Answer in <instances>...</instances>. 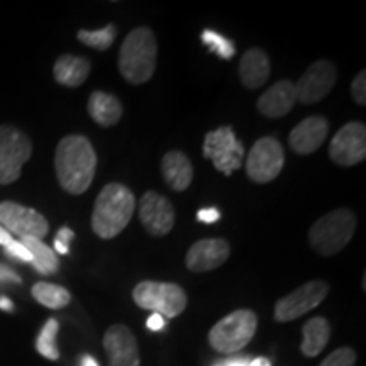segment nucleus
Returning <instances> with one entry per match:
<instances>
[{
  "instance_id": "20",
  "label": "nucleus",
  "mask_w": 366,
  "mask_h": 366,
  "mask_svg": "<svg viewBox=\"0 0 366 366\" xmlns=\"http://www.w3.org/2000/svg\"><path fill=\"white\" fill-rule=\"evenodd\" d=\"M269 76V59L259 48H251L239 61L241 84L249 90L262 89Z\"/></svg>"
},
{
  "instance_id": "27",
  "label": "nucleus",
  "mask_w": 366,
  "mask_h": 366,
  "mask_svg": "<svg viewBox=\"0 0 366 366\" xmlns=\"http://www.w3.org/2000/svg\"><path fill=\"white\" fill-rule=\"evenodd\" d=\"M58 320L49 319L44 324V327L41 329V334L36 341V350L39 351V355H43L44 358L56 361L59 358V351L56 346V334H58Z\"/></svg>"
},
{
  "instance_id": "23",
  "label": "nucleus",
  "mask_w": 366,
  "mask_h": 366,
  "mask_svg": "<svg viewBox=\"0 0 366 366\" xmlns=\"http://www.w3.org/2000/svg\"><path fill=\"white\" fill-rule=\"evenodd\" d=\"M302 336H304V341L300 345L302 355L314 358L322 353L324 347L327 346L329 337H331V326L326 317H314L304 324Z\"/></svg>"
},
{
  "instance_id": "9",
  "label": "nucleus",
  "mask_w": 366,
  "mask_h": 366,
  "mask_svg": "<svg viewBox=\"0 0 366 366\" xmlns=\"http://www.w3.org/2000/svg\"><path fill=\"white\" fill-rule=\"evenodd\" d=\"M285 163L282 144L274 137H262L253 144L246 159V175L254 183H269L280 175Z\"/></svg>"
},
{
  "instance_id": "14",
  "label": "nucleus",
  "mask_w": 366,
  "mask_h": 366,
  "mask_svg": "<svg viewBox=\"0 0 366 366\" xmlns=\"http://www.w3.org/2000/svg\"><path fill=\"white\" fill-rule=\"evenodd\" d=\"M139 221L148 234L163 237L175 226V209L170 200L157 192H146L139 202Z\"/></svg>"
},
{
  "instance_id": "25",
  "label": "nucleus",
  "mask_w": 366,
  "mask_h": 366,
  "mask_svg": "<svg viewBox=\"0 0 366 366\" xmlns=\"http://www.w3.org/2000/svg\"><path fill=\"white\" fill-rule=\"evenodd\" d=\"M33 297L48 309H63L70 304L71 295L66 288L48 282H38L33 287Z\"/></svg>"
},
{
  "instance_id": "18",
  "label": "nucleus",
  "mask_w": 366,
  "mask_h": 366,
  "mask_svg": "<svg viewBox=\"0 0 366 366\" xmlns=\"http://www.w3.org/2000/svg\"><path fill=\"white\" fill-rule=\"evenodd\" d=\"M297 102L295 86L290 80H280L258 99V111L268 119L287 116Z\"/></svg>"
},
{
  "instance_id": "26",
  "label": "nucleus",
  "mask_w": 366,
  "mask_h": 366,
  "mask_svg": "<svg viewBox=\"0 0 366 366\" xmlns=\"http://www.w3.org/2000/svg\"><path fill=\"white\" fill-rule=\"evenodd\" d=\"M116 36H117L116 26L107 24L105 27H102V29H97V31L81 29L79 31V34H76V38H79L80 43L90 46V48L97 49V51H107V49L112 46L114 41H116Z\"/></svg>"
},
{
  "instance_id": "6",
  "label": "nucleus",
  "mask_w": 366,
  "mask_h": 366,
  "mask_svg": "<svg viewBox=\"0 0 366 366\" xmlns=\"http://www.w3.org/2000/svg\"><path fill=\"white\" fill-rule=\"evenodd\" d=\"M132 299L137 307L170 319L180 315L187 307V294L177 283L144 280L132 290Z\"/></svg>"
},
{
  "instance_id": "35",
  "label": "nucleus",
  "mask_w": 366,
  "mask_h": 366,
  "mask_svg": "<svg viewBox=\"0 0 366 366\" xmlns=\"http://www.w3.org/2000/svg\"><path fill=\"white\" fill-rule=\"evenodd\" d=\"M146 326H148V329H151V331H159V329L164 327V317H162L159 314H153L149 315L148 322H146Z\"/></svg>"
},
{
  "instance_id": "39",
  "label": "nucleus",
  "mask_w": 366,
  "mask_h": 366,
  "mask_svg": "<svg viewBox=\"0 0 366 366\" xmlns=\"http://www.w3.org/2000/svg\"><path fill=\"white\" fill-rule=\"evenodd\" d=\"M249 366H272L269 360L267 358H256L253 361H249Z\"/></svg>"
},
{
  "instance_id": "1",
  "label": "nucleus",
  "mask_w": 366,
  "mask_h": 366,
  "mask_svg": "<svg viewBox=\"0 0 366 366\" xmlns=\"http://www.w3.org/2000/svg\"><path fill=\"white\" fill-rule=\"evenodd\" d=\"M54 168L61 189L71 195L89 190L97 170V154L85 136L63 137L54 154Z\"/></svg>"
},
{
  "instance_id": "8",
  "label": "nucleus",
  "mask_w": 366,
  "mask_h": 366,
  "mask_svg": "<svg viewBox=\"0 0 366 366\" xmlns=\"http://www.w3.org/2000/svg\"><path fill=\"white\" fill-rule=\"evenodd\" d=\"M204 158L210 159L217 172L229 177L241 168L244 146L237 139L231 126H221L219 129L205 134Z\"/></svg>"
},
{
  "instance_id": "15",
  "label": "nucleus",
  "mask_w": 366,
  "mask_h": 366,
  "mask_svg": "<svg viewBox=\"0 0 366 366\" xmlns=\"http://www.w3.org/2000/svg\"><path fill=\"white\" fill-rule=\"evenodd\" d=\"M104 347L109 366H141L139 347L134 334L124 324L109 327L104 336Z\"/></svg>"
},
{
  "instance_id": "22",
  "label": "nucleus",
  "mask_w": 366,
  "mask_h": 366,
  "mask_svg": "<svg viewBox=\"0 0 366 366\" xmlns=\"http://www.w3.org/2000/svg\"><path fill=\"white\" fill-rule=\"evenodd\" d=\"M90 68L92 65L86 58L75 56V54H63L54 63V80L59 85L75 89V86H80L89 79Z\"/></svg>"
},
{
  "instance_id": "10",
  "label": "nucleus",
  "mask_w": 366,
  "mask_h": 366,
  "mask_svg": "<svg viewBox=\"0 0 366 366\" xmlns=\"http://www.w3.org/2000/svg\"><path fill=\"white\" fill-rule=\"evenodd\" d=\"M329 294V283L324 280H312L295 288L294 292L283 297L274 304V320L290 322L305 315L326 299Z\"/></svg>"
},
{
  "instance_id": "31",
  "label": "nucleus",
  "mask_w": 366,
  "mask_h": 366,
  "mask_svg": "<svg viewBox=\"0 0 366 366\" xmlns=\"http://www.w3.org/2000/svg\"><path fill=\"white\" fill-rule=\"evenodd\" d=\"M6 253L11 256V258H16L19 259V262H24V263H31L33 262V256H31L29 251L24 244H22V241L19 239H12L9 244L6 246Z\"/></svg>"
},
{
  "instance_id": "12",
  "label": "nucleus",
  "mask_w": 366,
  "mask_h": 366,
  "mask_svg": "<svg viewBox=\"0 0 366 366\" xmlns=\"http://www.w3.org/2000/svg\"><path fill=\"white\" fill-rule=\"evenodd\" d=\"M0 226L11 234L24 237H34L41 239L48 234L49 224L44 216H41L38 210L24 207L17 202H2L0 204Z\"/></svg>"
},
{
  "instance_id": "7",
  "label": "nucleus",
  "mask_w": 366,
  "mask_h": 366,
  "mask_svg": "<svg viewBox=\"0 0 366 366\" xmlns=\"http://www.w3.org/2000/svg\"><path fill=\"white\" fill-rule=\"evenodd\" d=\"M33 154V143L12 126H0V185L19 180L22 167Z\"/></svg>"
},
{
  "instance_id": "16",
  "label": "nucleus",
  "mask_w": 366,
  "mask_h": 366,
  "mask_svg": "<svg viewBox=\"0 0 366 366\" xmlns=\"http://www.w3.org/2000/svg\"><path fill=\"white\" fill-rule=\"evenodd\" d=\"M229 253H231V246L226 239H221V237L200 239L190 246L185 264L194 273L212 272L227 262Z\"/></svg>"
},
{
  "instance_id": "21",
  "label": "nucleus",
  "mask_w": 366,
  "mask_h": 366,
  "mask_svg": "<svg viewBox=\"0 0 366 366\" xmlns=\"http://www.w3.org/2000/svg\"><path fill=\"white\" fill-rule=\"evenodd\" d=\"M86 111L99 126L112 127L121 121L124 109L117 97L105 94L102 90H95L92 92L89 102H86Z\"/></svg>"
},
{
  "instance_id": "24",
  "label": "nucleus",
  "mask_w": 366,
  "mask_h": 366,
  "mask_svg": "<svg viewBox=\"0 0 366 366\" xmlns=\"http://www.w3.org/2000/svg\"><path fill=\"white\" fill-rule=\"evenodd\" d=\"M22 244L26 246L31 256H33V262L31 264L43 274H51L58 269V258L54 254V251L49 248L48 244H44L41 239H34V237H24L21 239Z\"/></svg>"
},
{
  "instance_id": "2",
  "label": "nucleus",
  "mask_w": 366,
  "mask_h": 366,
  "mask_svg": "<svg viewBox=\"0 0 366 366\" xmlns=\"http://www.w3.org/2000/svg\"><path fill=\"white\" fill-rule=\"evenodd\" d=\"M136 209V197L122 183H107L95 200L92 229L102 239H112L124 231Z\"/></svg>"
},
{
  "instance_id": "36",
  "label": "nucleus",
  "mask_w": 366,
  "mask_h": 366,
  "mask_svg": "<svg viewBox=\"0 0 366 366\" xmlns=\"http://www.w3.org/2000/svg\"><path fill=\"white\" fill-rule=\"evenodd\" d=\"M214 366H249V361L246 358H231V360L221 361V363Z\"/></svg>"
},
{
  "instance_id": "3",
  "label": "nucleus",
  "mask_w": 366,
  "mask_h": 366,
  "mask_svg": "<svg viewBox=\"0 0 366 366\" xmlns=\"http://www.w3.org/2000/svg\"><path fill=\"white\" fill-rule=\"evenodd\" d=\"M158 46L149 27H137L126 36L119 51V71L131 85H143L157 70Z\"/></svg>"
},
{
  "instance_id": "4",
  "label": "nucleus",
  "mask_w": 366,
  "mask_h": 366,
  "mask_svg": "<svg viewBox=\"0 0 366 366\" xmlns=\"http://www.w3.org/2000/svg\"><path fill=\"white\" fill-rule=\"evenodd\" d=\"M356 216L351 209L332 210L312 224L309 242L320 256H334L346 248L356 231Z\"/></svg>"
},
{
  "instance_id": "37",
  "label": "nucleus",
  "mask_w": 366,
  "mask_h": 366,
  "mask_svg": "<svg viewBox=\"0 0 366 366\" xmlns=\"http://www.w3.org/2000/svg\"><path fill=\"white\" fill-rule=\"evenodd\" d=\"M12 239H14V237H12L11 232L6 231V229L0 226V246H4V248H6V246H7L9 242H11Z\"/></svg>"
},
{
  "instance_id": "40",
  "label": "nucleus",
  "mask_w": 366,
  "mask_h": 366,
  "mask_svg": "<svg viewBox=\"0 0 366 366\" xmlns=\"http://www.w3.org/2000/svg\"><path fill=\"white\" fill-rule=\"evenodd\" d=\"M81 366H99V363L92 358V356H85V358L81 360Z\"/></svg>"
},
{
  "instance_id": "19",
  "label": "nucleus",
  "mask_w": 366,
  "mask_h": 366,
  "mask_svg": "<svg viewBox=\"0 0 366 366\" xmlns=\"http://www.w3.org/2000/svg\"><path fill=\"white\" fill-rule=\"evenodd\" d=\"M162 173L167 185L175 192H183L194 180V167L182 151H168L162 159Z\"/></svg>"
},
{
  "instance_id": "5",
  "label": "nucleus",
  "mask_w": 366,
  "mask_h": 366,
  "mask_svg": "<svg viewBox=\"0 0 366 366\" xmlns=\"http://www.w3.org/2000/svg\"><path fill=\"white\" fill-rule=\"evenodd\" d=\"M258 317L253 310L239 309L231 312L210 329L207 340L210 347L222 355H232L242 350L254 337Z\"/></svg>"
},
{
  "instance_id": "33",
  "label": "nucleus",
  "mask_w": 366,
  "mask_h": 366,
  "mask_svg": "<svg viewBox=\"0 0 366 366\" xmlns=\"http://www.w3.org/2000/svg\"><path fill=\"white\" fill-rule=\"evenodd\" d=\"M197 219H199L200 222L214 224V222H217L219 219H221V212H219V210L214 209V207L200 209L199 214H197Z\"/></svg>"
},
{
  "instance_id": "28",
  "label": "nucleus",
  "mask_w": 366,
  "mask_h": 366,
  "mask_svg": "<svg viewBox=\"0 0 366 366\" xmlns=\"http://www.w3.org/2000/svg\"><path fill=\"white\" fill-rule=\"evenodd\" d=\"M202 41L207 44V48L210 51L217 53L219 56L224 59H229L234 56V44L231 43L227 38L224 36L214 33V31H204L202 33Z\"/></svg>"
},
{
  "instance_id": "29",
  "label": "nucleus",
  "mask_w": 366,
  "mask_h": 366,
  "mask_svg": "<svg viewBox=\"0 0 366 366\" xmlns=\"http://www.w3.org/2000/svg\"><path fill=\"white\" fill-rule=\"evenodd\" d=\"M356 363V351L353 347H340L332 351L326 360L319 366H355Z\"/></svg>"
},
{
  "instance_id": "11",
  "label": "nucleus",
  "mask_w": 366,
  "mask_h": 366,
  "mask_svg": "<svg viewBox=\"0 0 366 366\" xmlns=\"http://www.w3.org/2000/svg\"><path fill=\"white\" fill-rule=\"evenodd\" d=\"M337 80L336 65L329 59H319L305 70L295 86L297 102L310 105L331 94Z\"/></svg>"
},
{
  "instance_id": "13",
  "label": "nucleus",
  "mask_w": 366,
  "mask_h": 366,
  "mask_svg": "<svg viewBox=\"0 0 366 366\" xmlns=\"http://www.w3.org/2000/svg\"><path fill=\"white\" fill-rule=\"evenodd\" d=\"M329 158L340 167H355L366 158V126L363 122H347L332 137Z\"/></svg>"
},
{
  "instance_id": "34",
  "label": "nucleus",
  "mask_w": 366,
  "mask_h": 366,
  "mask_svg": "<svg viewBox=\"0 0 366 366\" xmlns=\"http://www.w3.org/2000/svg\"><path fill=\"white\" fill-rule=\"evenodd\" d=\"M7 282L21 283V278L17 277V274L14 273L11 268L2 267V264H0V283H7Z\"/></svg>"
},
{
  "instance_id": "30",
  "label": "nucleus",
  "mask_w": 366,
  "mask_h": 366,
  "mask_svg": "<svg viewBox=\"0 0 366 366\" xmlns=\"http://www.w3.org/2000/svg\"><path fill=\"white\" fill-rule=\"evenodd\" d=\"M351 95H353L355 102L365 107L366 105V71L361 70L355 76L353 84H351Z\"/></svg>"
},
{
  "instance_id": "32",
  "label": "nucleus",
  "mask_w": 366,
  "mask_h": 366,
  "mask_svg": "<svg viewBox=\"0 0 366 366\" xmlns=\"http://www.w3.org/2000/svg\"><path fill=\"white\" fill-rule=\"evenodd\" d=\"M73 237H75V232H73L70 227H61L58 231L56 237H54V249H56L59 254H68V244H70Z\"/></svg>"
},
{
  "instance_id": "17",
  "label": "nucleus",
  "mask_w": 366,
  "mask_h": 366,
  "mask_svg": "<svg viewBox=\"0 0 366 366\" xmlns=\"http://www.w3.org/2000/svg\"><path fill=\"white\" fill-rule=\"evenodd\" d=\"M329 134L327 119L312 116L297 124L288 136V144L297 154H312L322 146Z\"/></svg>"
},
{
  "instance_id": "38",
  "label": "nucleus",
  "mask_w": 366,
  "mask_h": 366,
  "mask_svg": "<svg viewBox=\"0 0 366 366\" xmlns=\"http://www.w3.org/2000/svg\"><path fill=\"white\" fill-rule=\"evenodd\" d=\"M0 309H2V310H12L14 304L7 299V297H0Z\"/></svg>"
}]
</instances>
